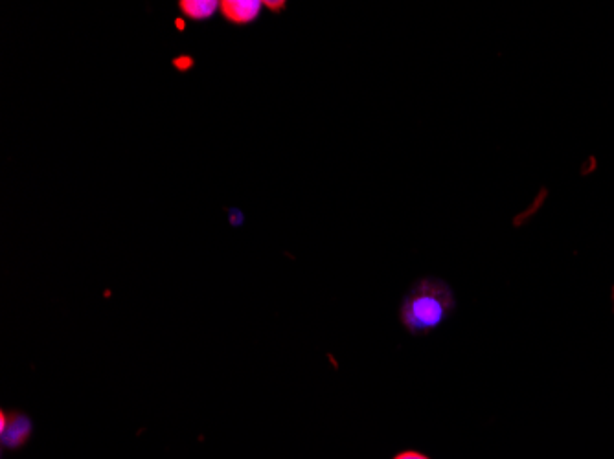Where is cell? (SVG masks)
Masks as SVG:
<instances>
[{
  "label": "cell",
  "mask_w": 614,
  "mask_h": 459,
  "mask_svg": "<svg viewBox=\"0 0 614 459\" xmlns=\"http://www.w3.org/2000/svg\"><path fill=\"white\" fill-rule=\"evenodd\" d=\"M30 432H32V423L26 415H8L6 412L0 414V434H2V443L6 447H21L30 437Z\"/></svg>",
  "instance_id": "3"
},
{
  "label": "cell",
  "mask_w": 614,
  "mask_h": 459,
  "mask_svg": "<svg viewBox=\"0 0 614 459\" xmlns=\"http://www.w3.org/2000/svg\"><path fill=\"white\" fill-rule=\"evenodd\" d=\"M179 10L182 15L194 23H203L212 19L217 12H221L219 0H181Z\"/></svg>",
  "instance_id": "4"
},
{
  "label": "cell",
  "mask_w": 614,
  "mask_h": 459,
  "mask_svg": "<svg viewBox=\"0 0 614 459\" xmlns=\"http://www.w3.org/2000/svg\"><path fill=\"white\" fill-rule=\"evenodd\" d=\"M194 65V57L188 56V54H181V56H177L173 59V67L177 68L179 72H188V70L194 68Z\"/></svg>",
  "instance_id": "5"
},
{
  "label": "cell",
  "mask_w": 614,
  "mask_h": 459,
  "mask_svg": "<svg viewBox=\"0 0 614 459\" xmlns=\"http://www.w3.org/2000/svg\"><path fill=\"white\" fill-rule=\"evenodd\" d=\"M228 223L239 228L241 224L245 223V213L241 212L239 208H230L228 210Z\"/></svg>",
  "instance_id": "6"
},
{
  "label": "cell",
  "mask_w": 614,
  "mask_h": 459,
  "mask_svg": "<svg viewBox=\"0 0 614 459\" xmlns=\"http://www.w3.org/2000/svg\"><path fill=\"white\" fill-rule=\"evenodd\" d=\"M394 459H429L427 456H423L420 452H403V454H399Z\"/></svg>",
  "instance_id": "8"
},
{
  "label": "cell",
  "mask_w": 614,
  "mask_h": 459,
  "mask_svg": "<svg viewBox=\"0 0 614 459\" xmlns=\"http://www.w3.org/2000/svg\"><path fill=\"white\" fill-rule=\"evenodd\" d=\"M262 0H223L221 2V15L225 21L234 26H247L256 23V19L263 12Z\"/></svg>",
  "instance_id": "2"
},
{
  "label": "cell",
  "mask_w": 614,
  "mask_h": 459,
  "mask_svg": "<svg viewBox=\"0 0 614 459\" xmlns=\"http://www.w3.org/2000/svg\"><path fill=\"white\" fill-rule=\"evenodd\" d=\"M177 28H179V30H184V26H186V24H184V19H177Z\"/></svg>",
  "instance_id": "9"
},
{
  "label": "cell",
  "mask_w": 614,
  "mask_h": 459,
  "mask_svg": "<svg viewBox=\"0 0 614 459\" xmlns=\"http://www.w3.org/2000/svg\"><path fill=\"white\" fill-rule=\"evenodd\" d=\"M455 309V296L442 280H421L401 305V322L414 335H423L444 324Z\"/></svg>",
  "instance_id": "1"
},
{
  "label": "cell",
  "mask_w": 614,
  "mask_h": 459,
  "mask_svg": "<svg viewBox=\"0 0 614 459\" xmlns=\"http://www.w3.org/2000/svg\"><path fill=\"white\" fill-rule=\"evenodd\" d=\"M263 6L269 8L271 12H282L285 8V2H271V0H263Z\"/></svg>",
  "instance_id": "7"
}]
</instances>
